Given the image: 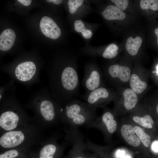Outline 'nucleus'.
I'll return each mask as SVG.
<instances>
[{"label":"nucleus","instance_id":"nucleus-1","mask_svg":"<svg viewBox=\"0 0 158 158\" xmlns=\"http://www.w3.org/2000/svg\"><path fill=\"white\" fill-rule=\"evenodd\" d=\"M96 108L76 98L65 105L60 119L70 126L71 128L83 125L87 126L98 118Z\"/></svg>","mask_w":158,"mask_h":158},{"label":"nucleus","instance_id":"nucleus-2","mask_svg":"<svg viewBox=\"0 0 158 158\" xmlns=\"http://www.w3.org/2000/svg\"><path fill=\"white\" fill-rule=\"evenodd\" d=\"M32 131L23 124L14 130L6 132L0 137V146L10 149L25 145L33 135Z\"/></svg>","mask_w":158,"mask_h":158},{"label":"nucleus","instance_id":"nucleus-3","mask_svg":"<svg viewBox=\"0 0 158 158\" xmlns=\"http://www.w3.org/2000/svg\"><path fill=\"white\" fill-rule=\"evenodd\" d=\"M82 84L86 91L85 93L103 87L102 86L101 72L96 64L90 63L85 66Z\"/></svg>","mask_w":158,"mask_h":158},{"label":"nucleus","instance_id":"nucleus-4","mask_svg":"<svg viewBox=\"0 0 158 158\" xmlns=\"http://www.w3.org/2000/svg\"><path fill=\"white\" fill-rule=\"evenodd\" d=\"M111 92L107 89L101 87L81 96L88 103L96 109L102 106L111 98Z\"/></svg>","mask_w":158,"mask_h":158},{"label":"nucleus","instance_id":"nucleus-5","mask_svg":"<svg viewBox=\"0 0 158 158\" xmlns=\"http://www.w3.org/2000/svg\"><path fill=\"white\" fill-rule=\"evenodd\" d=\"M63 109L49 100L43 101L39 106L42 119L44 121L49 123L55 122L58 118H60Z\"/></svg>","mask_w":158,"mask_h":158},{"label":"nucleus","instance_id":"nucleus-6","mask_svg":"<svg viewBox=\"0 0 158 158\" xmlns=\"http://www.w3.org/2000/svg\"><path fill=\"white\" fill-rule=\"evenodd\" d=\"M20 116L14 111L8 110L0 115V128L4 132L14 130L23 125Z\"/></svg>","mask_w":158,"mask_h":158},{"label":"nucleus","instance_id":"nucleus-7","mask_svg":"<svg viewBox=\"0 0 158 158\" xmlns=\"http://www.w3.org/2000/svg\"><path fill=\"white\" fill-rule=\"evenodd\" d=\"M40 27L42 33L50 39H56L61 35L60 29L55 22L49 16H44L42 18Z\"/></svg>","mask_w":158,"mask_h":158},{"label":"nucleus","instance_id":"nucleus-8","mask_svg":"<svg viewBox=\"0 0 158 158\" xmlns=\"http://www.w3.org/2000/svg\"><path fill=\"white\" fill-rule=\"evenodd\" d=\"M36 66L32 62H23L18 64L16 68L15 76L20 81H28L33 77L36 73Z\"/></svg>","mask_w":158,"mask_h":158},{"label":"nucleus","instance_id":"nucleus-9","mask_svg":"<svg viewBox=\"0 0 158 158\" xmlns=\"http://www.w3.org/2000/svg\"><path fill=\"white\" fill-rule=\"evenodd\" d=\"M107 73L112 79L119 78L121 81L126 82L130 78L131 73L129 68L117 64L110 66L107 69Z\"/></svg>","mask_w":158,"mask_h":158},{"label":"nucleus","instance_id":"nucleus-10","mask_svg":"<svg viewBox=\"0 0 158 158\" xmlns=\"http://www.w3.org/2000/svg\"><path fill=\"white\" fill-rule=\"evenodd\" d=\"M121 132L124 139L130 145L137 147L140 145L141 141L136 134H135L134 128L131 125H123L121 127Z\"/></svg>","mask_w":158,"mask_h":158},{"label":"nucleus","instance_id":"nucleus-11","mask_svg":"<svg viewBox=\"0 0 158 158\" xmlns=\"http://www.w3.org/2000/svg\"><path fill=\"white\" fill-rule=\"evenodd\" d=\"M16 37L14 31L11 29L4 30L0 35V49L6 51L9 50L13 46Z\"/></svg>","mask_w":158,"mask_h":158},{"label":"nucleus","instance_id":"nucleus-12","mask_svg":"<svg viewBox=\"0 0 158 158\" xmlns=\"http://www.w3.org/2000/svg\"><path fill=\"white\" fill-rule=\"evenodd\" d=\"M92 122L103 124L107 131L110 134L114 133L116 129V121L113 114L109 111L105 112L100 118H97Z\"/></svg>","mask_w":158,"mask_h":158},{"label":"nucleus","instance_id":"nucleus-13","mask_svg":"<svg viewBox=\"0 0 158 158\" xmlns=\"http://www.w3.org/2000/svg\"><path fill=\"white\" fill-rule=\"evenodd\" d=\"M101 13L103 17L108 20H121L124 19L126 17V14L123 12L112 5L107 6Z\"/></svg>","mask_w":158,"mask_h":158},{"label":"nucleus","instance_id":"nucleus-14","mask_svg":"<svg viewBox=\"0 0 158 158\" xmlns=\"http://www.w3.org/2000/svg\"><path fill=\"white\" fill-rule=\"evenodd\" d=\"M123 94L125 109L129 110L135 107L138 101V97L135 92L131 89L127 88L124 90Z\"/></svg>","mask_w":158,"mask_h":158},{"label":"nucleus","instance_id":"nucleus-15","mask_svg":"<svg viewBox=\"0 0 158 158\" xmlns=\"http://www.w3.org/2000/svg\"><path fill=\"white\" fill-rule=\"evenodd\" d=\"M59 145L55 141L48 142L41 149L39 158H54Z\"/></svg>","mask_w":158,"mask_h":158},{"label":"nucleus","instance_id":"nucleus-16","mask_svg":"<svg viewBox=\"0 0 158 158\" xmlns=\"http://www.w3.org/2000/svg\"><path fill=\"white\" fill-rule=\"evenodd\" d=\"M142 42V38L137 36L133 38L132 37H129L126 41V47L128 53L130 55H136L140 47Z\"/></svg>","mask_w":158,"mask_h":158},{"label":"nucleus","instance_id":"nucleus-17","mask_svg":"<svg viewBox=\"0 0 158 158\" xmlns=\"http://www.w3.org/2000/svg\"><path fill=\"white\" fill-rule=\"evenodd\" d=\"M130 84L131 89L138 94L142 93L147 86L145 82L142 81L139 77L135 74L131 76Z\"/></svg>","mask_w":158,"mask_h":158},{"label":"nucleus","instance_id":"nucleus-18","mask_svg":"<svg viewBox=\"0 0 158 158\" xmlns=\"http://www.w3.org/2000/svg\"><path fill=\"white\" fill-rule=\"evenodd\" d=\"M74 28L77 32L82 33L85 39L90 38L92 35V33L90 29H87L83 22L80 20H76L74 23Z\"/></svg>","mask_w":158,"mask_h":158},{"label":"nucleus","instance_id":"nucleus-19","mask_svg":"<svg viewBox=\"0 0 158 158\" xmlns=\"http://www.w3.org/2000/svg\"><path fill=\"white\" fill-rule=\"evenodd\" d=\"M135 133L142 144L146 147H148L151 144V138L140 127H134Z\"/></svg>","mask_w":158,"mask_h":158},{"label":"nucleus","instance_id":"nucleus-20","mask_svg":"<svg viewBox=\"0 0 158 158\" xmlns=\"http://www.w3.org/2000/svg\"><path fill=\"white\" fill-rule=\"evenodd\" d=\"M133 121L140 126L147 128H151L154 121L150 116L146 115L142 117L135 116L133 118Z\"/></svg>","mask_w":158,"mask_h":158},{"label":"nucleus","instance_id":"nucleus-21","mask_svg":"<svg viewBox=\"0 0 158 158\" xmlns=\"http://www.w3.org/2000/svg\"><path fill=\"white\" fill-rule=\"evenodd\" d=\"M118 47L115 44H111L104 50L102 54V56L106 59L114 58L118 54Z\"/></svg>","mask_w":158,"mask_h":158},{"label":"nucleus","instance_id":"nucleus-22","mask_svg":"<svg viewBox=\"0 0 158 158\" xmlns=\"http://www.w3.org/2000/svg\"><path fill=\"white\" fill-rule=\"evenodd\" d=\"M140 6L143 10L151 9L153 11L158 10V0H141Z\"/></svg>","mask_w":158,"mask_h":158},{"label":"nucleus","instance_id":"nucleus-23","mask_svg":"<svg viewBox=\"0 0 158 158\" xmlns=\"http://www.w3.org/2000/svg\"><path fill=\"white\" fill-rule=\"evenodd\" d=\"M84 3L82 0H69L68 2V4L69 11L71 14H74L78 9Z\"/></svg>","mask_w":158,"mask_h":158},{"label":"nucleus","instance_id":"nucleus-24","mask_svg":"<svg viewBox=\"0 0 158 158\" xmlns=\"http://www.w3.org/2000/svg\"><path fill=\"white\" fill-rule=\"evenodd\" d=\"M110 1L114 3L116 7L122 11L127 8L129 3L128 1L127 0H111Z\"/></svg>","mask_w":158,"mask_h":158},{"label":"nucleus","instance_id":"nucleus-25","mask_svg":"<svg viewBox=\"0 0 158 158\" xmlns=\"http://www.w3.org/2000/svg\"><path fill=\"white\" fill-rule=\"evenodd\" d=\"M19 154L18 150L15 149L8 150L0 154V158H12L17 157Z\"/></svg>","mask_w":158,"mask_h":158},{"label":"nucleus","instance_id":"nucleus-26","mask_svg":"<svg viewBox=\"0 0 158 158\" xmlns=\"http://www.w3.org/2000/svg\"><path fill=\"white\" fill-rule=\"evenodd\" d=\"M151 148L154 152H158V141H154L152 142L151 145Z\"/></svg>","mask_w":158,"mask_h":158},{"label":"nucleus","instance_id":"nucleus-27","mask_svg":"<svg viewBox=\"0 0 158 158\" xmlns=\"http://www.w3.org/2000/svg\"><path fill=\"white\" fill-rule=\"evenodd\" d=\"M125 155L124 151L120 150H118L115 154L116 158H122Z\"/></svg>","mask_w":158,"mask_h":158},{"label":"nucleus","instance_id":"nucleus-28","mask_svg":"<svg viewBox=\"0 0 158 158\" xmlns=\"http://www.w3.org/2000/svg\"><path fill=\"white\" fill-rule=\"evenodd\" d=\"M18 1L24 6H29L31 2V0H18Z\"/></svg>","mask_w":158,"mask_h":158},{"label":"nucleus","instance_id":"nucleus-29","mask_svg":"<svg viewBox=\"0 0 158 158\" xmlns=\"http://www.w3.org/2000/svg\"><path fill=\"white\" fill-rule=\"evenodd\" d=\"M47 1L49 3L52 2L55 5H59L61 4L62 2V0H47Z\"/></svg>","mask_w":158,"mask_h":158},{"label":"nucleus","instance_id":"nucleus-30","mask_svg":"<svg viewBox=\"0 0 158 158\" xmlns=\"http://www.w3.org/2000/svg\"><path fill=\"white\" fill-rule=\"evenodd\" d=\"M154 32L157 37V42L158 45V27L155 29Z\"/></svg>","mask_w":158,"mask_h":158},{"label":"nucleus","instance_id":"nucleus-31","mask_svg":"<svg viewBox=\"0 0 158 158\" xmlns=\"http://www.w3.org/2000/svg\"><path fill=\"white\" fill-rule=\"evenodd\" d=\"M122 158H131V156L128 155H124Z\"/></svg>","mask_w":158,"mask_h":158},{"label":"nucleus","instance_id":"nucleus-32","mask_svg":"<svg viewBox=\"0 0 158 158\" xmlns=\"http://www.w3.org/2000/svg\"><path fill=\"white\" fill-rule=\"evenodd\" d=\"M157 113L158 114V104L157 105Z\"/></svg>","mask_w":158,"mask_h":158},{"label":"nucleus","instance_id":"nucleus-33","mask_svg":"<svg viewBox=\"0 0 158 158\" xmlns=\"http://www.w3.org/2000/svg\"><path fill=\"white\" fill-rule=\"evenodd\" d=\"M157 73L158 74V65L157 66Z\"/></svg>","mask_w":158,"mask_h":158},{"label":"nucleus","instance_id":"nucleus-34","mask_svg":"<svg viewBox=\"0 0 158 158\" xmlns=\"http://www.w3.org/2000/svg\"><path fill=\"white\" fill-rule=\"evenodd\" d=\"M76 158H83L81 157H77Z\"/></svg>","mask_w":158,"mask_h":158}]
</instances>
